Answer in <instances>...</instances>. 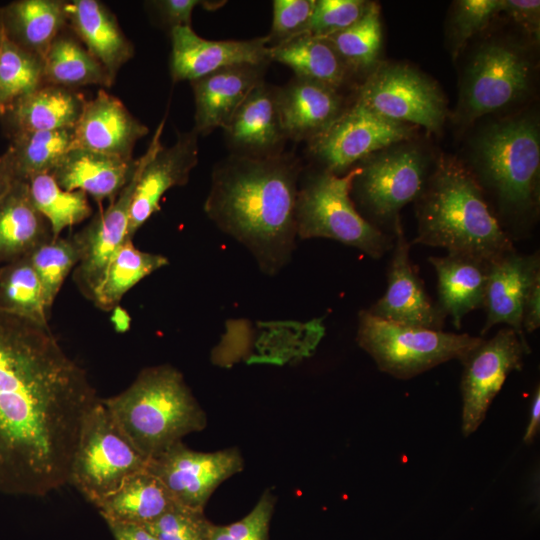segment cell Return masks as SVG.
<instances>
[{
  "instance_id": "22",
  "label": "cell",
  "mask_w": 540,
  "mask_h": 540,
  "mask_svg": "<svg viewBox=\"0 0 540 540\" xmlns=\"http://www.w3.org/2000/svg\"><path fill=\"white\" fill-rule=\"evenodd\" d=\"M233 154L262 157L281 152L286 139L278 111L276 88L256 85L223 129Z\"/></svg>"
},
{
  "instance_id": "38",
  "label": "cell",
  "mask_w": 540,
  "mask_h": 540,
  "mask_svg": "<svg viewBox=\"0 0 540 540\" xmlns=\"http://www.w3.org/2000/svg\"><path fill=\"white\" fill-rule=\"evenodd\" d=\"M43 58L4 35L0 58V118L21 98L44 85Z\"/></svg>"
},
{
  "instance_id": "33",
  "label": "cell",
  "mask_w": 540,
  "mask_h": 540,
  "mask_svg": "<svg viewBox=\"0 0 540 540\" xmlns=\"http://www.w3.org/2000/svg\"><path fill=\"white\" fill-rule=\"evenodd\" d=\"M8 155L15 181L51 174L74 148L73 128L19 133L9 137Z\"/></svg>"
},
{
  "instance_id": "31",
  "label": "cell",
  "mask_w": 540,
  "mask_h": 540,
  "mask_svg": "<svg viewBox=\"0 0 540 540\" xmlns=\"http://www.w3.org/2000/svg\"><path fill=\"white\" fill-rule=\"evenodd\" d=\"M269 60L289 67L295 77L338 90L348 69L326 39L302 34L269 46Z\"/></svg>"
},
{
  "instance_id": "42",
  "label": "cell",
  "mask_w": 540,
  "mask_h": 540,
  "mask_svg": "<svg viewBox=\"0 0 540 540\" xmlns=\"http://www.w3.org/2000/svg\"><path fill=\"white\" fill-rule=\"evenodd\" d=\"M502 0H460L451 20L452 54L456 58L467 41L502 12Z\"/></svg>"
},
{
  "instance_id": "28",
  "label": "cell",
  "mask_w": 540,
  "mask_h": 540,
  "mask_svg": "<svg viewBox=\"0 0 540 540\" xmlns=\"http://www.w3.org/2000/svg\"><path fill=\"white\" fill-rule=\"evenodd\" d=\"M0 21L9 41L44 58L68 24L67 1H12L0 7Z\"/></svg>"
},
{
  "instance_id": "13",
  "label": "cell",
  "mask_w": 540,
  "mask_h": 540,
  "mask_svg": "<svg viewBox=\"0 0 540 540\" xmlns=\"http://www.w3.org/2000/svg\"><path fill=\"white\" fill-rule=\"evenodd\" d=\"M530 77V62L518 49L503 43L483 45L465 73L461 119L471 122L511 104L528 90Z\"/></svg>"
},
{
  "instance_id": "7",
  "label": "cell",
  "mask_w": 540,
  "mask_h": 540,
  "mask_svg": "<svg viewBox=\"0 0 540 540\" xmlns=\"http://www.w3.org/2000/svg\"><path fill=\"white\" fill-rule=\"evenodd\" d=\"M483 338L442 330L406 326L359 313L358 345L377 367L395 378L410 379L452 359L460 361Z\"/></svg>"
},
{
  "instance_id": "19",
  "label": "cell",
  "mask_w": 540,
  "mask_h": 540,
  "mask_svg": "<svg viewBox=\"0 0 540 540\" xmlns=\"http://www.w3.org/2000/svg\"><path fill=\"white\" fill-rule=\"evenodd\" d=\"M73 133L74 148L132 160L137 141L149 129L119 98L100 89L93 99L87 100Z\"/></svg>"
},
{
  "instance_id": "1",
  "label": "cell",
  "mask_w": 540,
  "mask_h": 540,
  "mask_svg": "<svg viewBox=\"0 0 540 540\" xmlns=\"http://www.w3.org/2000/svg\"><path fill=\"white\" fill-rule=\"evenodd\" d=\"M98 399L48 326L0 312V492L45 496L67 484Z\"/></svg>"
},
{
  "instance_id": "12",
  "label": "cell",
  "mask_w": 540,
  "mask_h": 540,
  "mask_svg": "<svg viewBox=\"0 0 540 540\" xmlns=\"http://www.w3.org/2000/svg\"><path fill=\"white\" fill-rule=\"evenodd\" d=\"M530 351L525 338L505 327L471 350L462 360L461 430L464 436L474 433L482 424L495 396L507 376L520 370Z\"/></svg>"
},
{
  "instance_id": "25",
  "label": "cell",
  "mask_w": 540,
  "mask_h": 540,
  "mask_svg": "<svg viewBox=\"0 0 540 540\" xmlns=\"http://www.w3.org/2000/svg\"><path fill=\"white\" fill-rule=\"evenodd\" d=\"M137 159L127 160L91 150L73 148L51 172L64 190H80L96 202H112L130 181Z\"/></svg>"
},
{
  "instance_id": "9",
  "label": "cell",
  "mask_w": 540,
  "mask_h": 540,
  "mask_svg": "<svg viewBox=\"0 0 540 540\" xmlns=\"http://www.w3.org/2000/svg\"><path fill=\"white\" fill-rule=\"evenodd\" d=\"M357 101L385 118L431 132L440 130L447 114L437 85L402 64L378 65L361 86Z\"/></svg>"
},
{
  "instance_id": "4",
  "label": "cell",
  "mask_w": 540,
  "mask_h": 540,
  "mask_svg": "<svg viewBox=\"0 0 540 540\" xmlns=\"http://www.w3.org/2000/svg\"><path fill=\"white\" fill-rule=\"evenodd\" d=\"M102 402L148 460L207 425L182 373L171 365L144 368L129 387Z\"/></svg>"
},
{
  "instance_id": "47",
  "label": "cell",
  "mask_w": 540,
  "mask_h": 540,
  "mask_svg": "<svg viewBox=\"0 0 540 540\" xmlns=\"http://www.w3.org/2000/svg\"><path fill=\"white\" fill-rule=\"evenodd\" d=\"M540 326V276L531 284L522 308V329L532 333Z\"/></svg>"
},
{
  "instance_id": "36",
  "label": "cell",
  "mask_w": 540,
  "mask_h": 540,
  "mask_svg": "<svg viewBox=\"0 0 540 540\" xmlns=\"http://www.w3.org/2000/svg\"><path fill=\"white\" fill-rule=\"evenodd\" d=\"M28 186L32 203L48 221L53 238L59 237L65 228L79 224L92 214L85 192L62 189L51 174L32 177Z\"/></svg>"
},
{
  "instance_id": "41",
  "label": "cell",
  "mask_w": 540,
  "mask_h": 540,
  "mask_svg": "<svg viewBox=\"0 0 540 540\" xmlns=\"http://www.w3.org/2000/svg\"><path fill=\"white\" fill-rule=\"evenodd\" d=\"M369 2L363 0H315L313 13L303 34L327 38L355 23Z\"/></svg>"
},
{
  "instance_id": "51",
  "label": "cell",
  "mask_w": 540,
  "mask_h": 540,
  "mask_svg": "<svg viewBox=\"0 0 540 540\" xmlns=\"http://www.w3.org/2000/svg\"><path fill=\"white\" fill-rule=\"evenodd\" d=\"M129 316L119 306L114 308L113 321L118 330L124 331L129 324Z\"/></svg>"
},
{
  "instance_id": "24",
  "label": "cell",
  "mask_w": 540,
  "mask_h": 540,
  "mask_svg": "<svg viewBox=\"0 0 540 540\" xmlns=\"http://www.w3.org/2000/svg\"><path fill=\"white\" fill-rule=\"evenodd\" d=\"M67 17L74 35L115 81L121 67L135 53L117 17L97 0L67 1Z\"/></svg>"
},
{
  "instance_id": "18",
  "label": "cell",
  "mask_w": 540,
  "mask_h": 540,
  "mask_svg": "<svg viewBox=\"0 0 540 540\" xmlns=\"http://www.w3.org/2000/svg\"><path fill=\"white\" fill-rule=\"evenodd\" d=\"M410 246L398 223L394 229L386 291L367 311L397 324L441 330L446 316L426 294L409 257Z\"/></svg>"
},
{
  "instance_id": "40",
  "label": "cell",
  "mask_w": 540,
  "mask_h": 540,
  "mask_svg": "<svg viewBox=\"0 0 540 540\" xmlns=\"http://www.w3.org/2000/svg\"><path fill=\"white\" fill-rule=\"evenodd\" d=\"M142 526L158 540H209L213 524L204 511L175 504L159 518Z\"/></svg>"
},
{
  "instance_id": "52",
  "label": "cell",
  "mask_w": 540,
  "mask_h": 540,
  "mask_svg": "<svg viewBox=\"0 0 540 540\" xmlns=\"http://www.w3.org/2000/svg\"><path fill=\"white\" fill-rule=\"evenodd\" d=\"M3 41H4V32H3L2 24L0 21V58H1V53H2Z\"/></svg>"
},
{
  "instance_id": "30",
  "label": "cell",
  "mask_w": 540,
  "mask_h": 540,
  "mask_svg": "<svg viewBox=\"0 0 540 540\" xmlns=\"http://www.w3.org/2000/svg\"><path fill=\"white\" fill-rule=\"evenodd\" d=\"M175 504L160 480L145 469L129 476L97 508L107 523L145 525Z\"/></svg>"
},
{
  "instance_id": "11",
  "label": "cell",
  "mask_w": 540,
  "mask_h": 540,
  "mask_svg": "<svg viewBox=\"0 0 540 540\" xmlns=\"http://www.w3.org/2000/svg\"><path fill=\"white\" fill-rule=\"evenodd\" d=\"M388 148L362 160L352 188L372 216L381 222H392L395 229L400 223V210L422 192L427 165L416 147Z\"/></svg>"
},
{
  "instance_id": "29",
  "label": "cell",
  "mask_w": 540,
  "mask_h": 540,
  "mask_svg": "<svg viewBox=\"0 0 540 540\" xmlns=\"http://www.w3.org/2000/svg\"><path fill=\"white\" fill-rule=\"evenodd\" d=\"M52 238L48 221L32 203L28 182L14 181L0 201V266L28 256Z\"/></svg>"
},
{
  "instance_id": "49",
  "label": "cell",
  "mask_w": 540,
  "mask_h": 540,
  "mask_svg": "<svg viewBox=\"0 0 540 540\" xmlns=\"http://www.w3.org/2000/svg\"><path fill=\"white\" fill-rule=\"evenodd\" d=\"M539 427H540V390H539V387H537L532 397L529 422L525 429V433L523 437V440L526 444H530L535 439L536 435L539 432Z\"/></svg>"
},
{
  "instance_id": "10",
  "label": "cell",
  "mask_w": 540,
  "mask_h": 540,
  "mask_svg": "<svg viewBox=\"0 0 540 540\" xmlns=\"http://www.w3.org/2000/svg\"><path fill=\"white\" fill-rule=\"evenodd\" d=\"M414 131V125L385 118L356 100L308 141V150L324 170L341 175L374 152L410 139Z\"/></svg>"
},
{
  "instance_id": "23",
  "label": "cell",
  "mask_w": 540,
  "mask_h": 540,
  "mask_svg": "<svg viewBox=\"0 0 540 540\" xmlns=\"http://www.w3.org/2000/svg\"><path fill=\"white\" fill-rule=\"evenodd\" d=\"M276 100L284 135L297 142L320 135L343 112L336 89L298 77L276 88Z\"/></svg>"
},
{
  "instance_id": "26",
  "label": "cell",
  "mask_w": 540,
  "mask_h": 540,
  "mask_svg": "<svg viewBox=\"0 0 540 540\" xmlns=\"http://www.w3.org/2000/svg\"><path fill=\"white\" fill-rule=\"evenodd\" d=\"M86 102L76 90L44 84L18 100L0 122L8 138L19 133L70 129Z\"/></svg>"
},
{
  "instance_id": "48",
  "label": "cell",
  "mask_w": 540,
  "mask_h": 540,
  "mask_svg": "<svg viewBox=\"0 0 540 540\" xmlns=\"http://www.w3.org/2000/svg\"><path fill=\"white\" fill-rule=\"evenodd\" d=\"M115 540H158L144 526L126 523H107Z\"/></svg>"
},
{
  "instance_id": "43",
  "label": "cell",
  "mask_w": 540,
  "mask_h": 540,
  "mask_svg": "<svg viewBox=\"0 0 540 540\" xmlns=\"http://www.w3.org/2000/svg\"><path fill=\"white\" fill-rule=\"evenodd\" d=\"M274 505V496L266 490L242 519L228 525L213 524L209 540H269Z\"/></svg>"
},
{
  "instance_id": "6",
  "label": "cell",
  "mask_w": 540,
  "mask_h": 540,
  "mask_svg": "<svg viewBox=\"0 0 540 540\" xmlns=\"http://www.w3.org/2000/svg\"><path fill=\"white\" fill-rule=\"evenodd\" d=\"M360 170L357 165L341 175L323 169L307 176L298 188L296 231L302 239H332L379 259L394 242L363 218L350 198Z\"/></svg>"
},
{
  "instance_id": "37",
  "label": "cell",
  "mask_w": 540,
  "mask_h": 540,
  "mask_svg": "<svg viewBox=\"0 0 540 540\" xmlns=\"http://www.w3.org/2000/svg\"><path fill=\"white\" fill-rule=\"evenodd\" d=\"M349 70L375 66L381 48L380 7L369 2L363 15L351 26L325 38Z\"/></svg>"
},
{
  "instance_id": "45",
  "label": "cell",
  "mask_w": 540,
  "mask_h": 540,
  "mask_svg": "<svg viewBox=\"0 0 540 540\" xmlns=\"http://www.w3.org/2000/svg\"><path fill=\"white\" fill-rule=\"evenodd\" d=\"M222 1L199 0H157L149 1L162 25L172 30L175 27L191 26L192 14L196 7L215 10L223 5Z\"/></svg>"
},
{
  "instance_id": "15",
  "label": "cell",
  "mask_w": 540,
  "mask_h": 540,
  "mask_svg": "<svg viewBox=\"0 0 540 540\" xmlns=\"http://www.w3.org/2000/svg\"><path fill=\"white\" fill-rule=\"evenodd\" d=\"M166 117L159 123L146 152L141 156V167L130 209L127 237L135 233L159 210L162 196L169 189L183 186L198 164V134L192 129L178 132L176 142L164 147L161 135Z\"/></svg>"
},
{
  "instance_id": "50",
  "label": "cell",
  "mask_w": 540,
  "mask_h": 540,
  "mask_svg": "<svg viewBox=\"0 0 540 540\" xmlns=\"http://www.w3.org/2000/svg\"><path fill=\"white\" fill-rule=\"evenodd\" d=\"M15 178L6 152L0 155V201L10 190Z\"/></svg>"
},
{
  "instance_id": "35",
  "label": "cell",
  "mask_w": 540,
  "mask_h": 540,
  "mask_svg": "<svg viewBox=\"0 0 540 540\" xmlns=\"http://www.w3.org/2000/svg\"><path fill=\"white\" fill-rule=\"evenodd\" d=\"M0 312L48 326L50 310L28 256L0 266Z\"/></svg>"
},
{
  "instance_id": "44",
  "label": "cell",
  "mask_w": 540,
  "mask_h": 540,
  "mask_svg": "<svg viewBox=\"0 0 540 540\" xmlns=\"http://www.w3.org/2000/svg\"><path fill=\"white\" fill-rule=\"evenodd\" d=\"M315 0H274L269 46L302 35L313 13Z\"/></svg>"
},
{
  "instance_id": "8",
  "label": "cell",
  "mask_w": 540,
  "mask_h": 540,
  "mask_svg": "<svg viewBox=\"0 0 540 540\" xmlns=\"http://www.w3.org/2000/svg\"><path fill=\"white\" fill-rule=\"evenodd\" d=\"M148 461L99 398L82 422L68 483L98 507L129 476L147 469Z\"/></svg>"
},
{
  "instance_id": "2",
  "label": "cell",
  "mask_w": 540,
  "mask_h": 540,
  "mask_svg": "<svg viewBox=\"0 0 540 540\" xmlns=\"http://www.w3.org/2000/svg\"><path fill=\"white\" fill-rule=\"evenodd\" d=\"M302 166L289 153L232 154L217 163L204 203L207 216L275 274L290 260L297 236L295 206Z\"/></svg>"
},
{
  "instance_id": "16",
  "label": "cell",
  "mask_w": 540,
  "mask_h": 540,
  "mask_svg": "<svg viewBox=\"0 0 540 540\" xmlns=\"http://www.w3.org/2000/svg\"><path fill=\"white\" fill-rule=\"evenodd\" d=\"M141 167L137 159L130 181L102 212L72 237L80 250V261L74 268L73 280L89 300L116 251L127 241L130 209Z\"/></svg>"
},
{
  "instance_id": "34",
  "label": "cell",
  "mask_w": 540,
  "mask_h": 540,
  "mask_svg": "<svg viewBox=\"0 0 540 540\" xmlns=\"http://www.w3.org/2000/svg\"><path fill=\"white\" fill-rule=\"evenodd\" d=\"M167 264L165 256L141 251L127 240L111 258L91 301L101 310H112L129 289Z\"/></svg>"
},
{
  "instance_id": "32",
  "label": "cell",
  "mask_w": 540,
  "mask_h": 540,
  "mask_svg": "<svg viewBox=\"0 0 540 540\" xmlns=\"http://www.w3.org/2000/svg\"><path fill=\"white\" fill-rule=\"evenodd\" d=\"M43 64L45 84L76 90L88 85L109 88L115 82L80 40L64 30L50 45Z\"/></svg>"
},
{
  "instance_id": "46",
  "label": "cell",
  "mask_w": 540,
  "mask_h": 540,
  "mask_svg": "<svg viewBox=\"0 0 540 540\" xmlns=\"http://www.w3.org/2000/svg\"><path fill=\"white\" fill-rule=\"evenodd\" d=\"M502 11L508 14L529 35L538 40L540 31V1L502 0Z\"/></svg>"
},
{
  "instance_id": "20",
  "label": "cell",
  "mask_w": 540,
  "mask_h": 540,
  "mask_svg": "<svg viewBox=\"0 0 540 540\" xmlns=\"http://www.w3.org/2000/svg\"><path fill=\"white\" fill-rule=\"evenodd\" d=\"M540 276L538 253L518 254L515 250L487 263L484 306L486 321L481 334H486L497 324H506L520 337L522 308L526 294Z\"/></svg>"
},
{
  "instance_id": "17",
  "label": "cell",
  "mask_w": 540,
  "mask_h": 540,
  "mask_svg": "<svg viewBox=\"0 0 540 540\" xmlns=\"http://www.w3.org/2000/svg\"><path fill=\"white\" fill-rule=\"evenodd\" d=\"M170 75L174 83L194 81L236 65H268V36L249 40H208L191 26L170 30Z\"/></svg>"
},
{
  "instance_id": "21",
  "label": "cell",
  "mask_w": 540,
  "mask_h": 540,
  "mask_svg": "<svg viewBox=\"0 0 540 540\" xmlns=\"http://www.w3.org/2000/svg\"><path fill=\"white\" fill-rule=\"evenodd\" d=\"M267 65H236L191 81L195 114L193 130L208 135L224 129L251 90L261 83Z\"/></svg>"
},
{
  "instance_id": "14",
  "label": "cell",
  "mask_w": 540,
  "mask_h": 540,
  "mask_svg": "<svg viewBox=\"0 0 540 540\" xmlns=\"http://www.w3.org/2000/svg\"><path fill=\"white\" fill-rule=\"evenodd\" d=\"M237 448L200 452L182 441L148 461L147 470L156 476L176 504L204 511L212 493L243 469Z\"/></svg>"
},
{
  "instance_id": "39",
  "label": "cell",
  "mask_w": 540,
  "mask_h": 540,
  "mask_svg": "<svg viewBox=\"0 0 540 540\" xmlns=\"http://www.w3.org/2000/svg\"><path fill=\"white\" fill-rule=\"evenodd\" d=\"M28 258L40 280L46 306L51 310L65 278L80 261L79 247L72 235L59 236L37 246Z\"/></svg>"
},
{
  "instance_id": "3",
  "label": "cell",
  "mask_w": 540,
  "mask_h": 540,
  "mask_svg": "<svg viewBox=\"0 0 540 540\" xmlns=\"http://www.w3.org/2000/svg\"><path fill=\"white\" fill-rule=\"evenodd\" d=\"M416 201L418 231L412 244L440 247L485 262L515 250L477 177L454 158L438 161Z\"/></svg>"
},
{
  "instance_id": "5",
  "label": "cell",
  "mask_w": 540,
  "mask_h": 540,
  "mask_svg": "<svg viewBox=\"0 0 540 540\" xmlns=\"http://www.w3.org/2000/svg\"><path fill=\"white\" fill-rule=\"evenodd\" d=\"M474 162L479 179L505 211L527 213L538 204L540 137L527 117L496 123L476 139Z\"/></svg>"
},
{
  "instance_id": "27",
  "label": "cell",
  "mask_w": 540,
  "mask_h": 540,
  "mask_svg": "<svg viewBox=\"0 0 540 540\" xmlns=\"http://www.w3.org/2000/svg\"><path fill=\"white\" fill-rule=\"evenodd\" d=\"M428 261L437 274V306L460 329L469 312L484 306L488 262L456 253L429 257Z\"/></svg>"
}]
</instances>
